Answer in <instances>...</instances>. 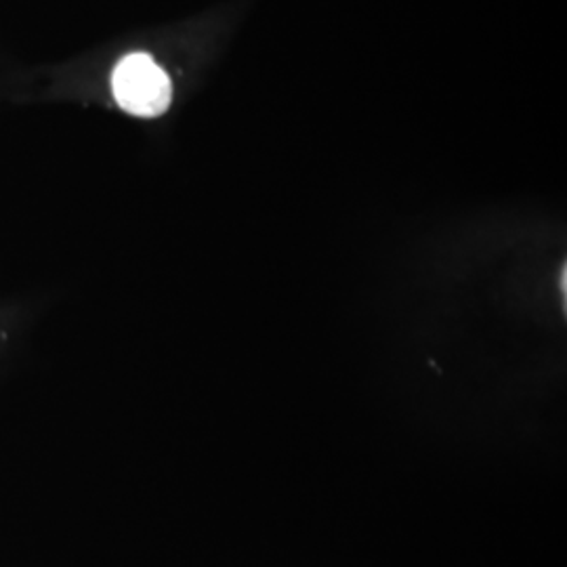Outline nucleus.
<instances>
[{"label": "nucleus", "instance_id": "nucleus-2", "mask_svg": "<svg viewBox=\"0 0 567 567\" xmlns=\"http://www.w3.org/2000/svg\"><path fill=\"white\" fill-rule=\"evenodd\" d=\"M567 269L564 267L561 269V282H559V286H561V297H564V303H566V295H567Z\"/></svg>", "mask_w": 567, "mask_h": 567}, {"label": "nucleus", "instance_id": "nucleus-1", "mask_svg": "<svg viewBox=\"0 0 567 567\" xmlns=\"http://www.w3.org/2000/svg\"><path fill=\"white\" fill-rule=\"evenodd\" d=\"M114 97L124 112L142 118L161 116L173 100V84L147 53H131L112 74Z\"/></svg>", "mask_w": 567, "mask_h": 567}]
</instances>
